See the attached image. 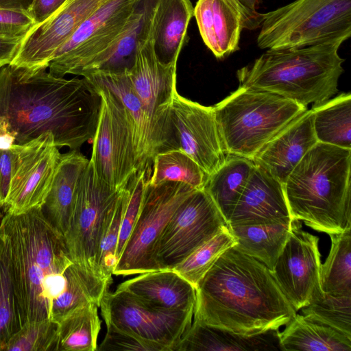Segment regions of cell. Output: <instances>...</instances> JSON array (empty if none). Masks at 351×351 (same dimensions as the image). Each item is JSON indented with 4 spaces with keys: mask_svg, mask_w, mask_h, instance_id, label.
Segmentation results:
<instances>
[{
    "mask_svg": "<svg viewBox=\"0 0 351 351\" xmlns=\"http://www.w3.org/2000/svg\"><path fill=\"white\" fill-rule=\"evenodd\" d=\"M99 93L84 78L7 64L0 68V117L23 145L50 132L59 147L78 149L95 133Z\"/></svg>",
    "mask_w": 351,
    "mask_h": 351,
    "instance_id": "cell-1",
    "label": "cell"
},
{
    "mask_svg": "<svg viewBox=\"0 0 351 351\" xmlns=\"http://www.w3.org/2000/svg\"><path fill=\"white\" fill-rule=\"evenodd\" d=\"M195 290L194 320L238 334L279 329L297 312L271 271L234 246L219 257Z\"/></svg>",
    "mask_w": 351,
    "mask_h": 351,
    "instance_id": "cell-2",
    "label": "cell"
},
{
    "mask_svg": "<svg viewBox=\"0 0 351 351\" xmlns=\"http://www.w3.org/2000/svg\"><path fill=\"white\" fill-rule=\"evenodd\" d=\"M23 325L50 319L53 300L64 290V272L73 262L63 237L41 207L5 213L0 223Z\"/></svg>",
    "mask_w": 351,
    "mask_h": 351,
    "instance_id": "cell-3",
    "label": "cell"
},
{
    "mask_svg": "<svg viewBox=\"0 0 351 351\" xmlns=\"http://www.w3.org/2000/svg\"><path fill=\"white\" fill-rule=\"evenodd\" d=\"M351 149L317 142L283 184L292 220L316 231L351 228Z\"/></svg>",
    "mask_w": 351,
    "mask_h": 351,
    "instance_id": "cell-4",
    "label": "cell"
},
{
    "mask_svg": "<svg viewBox=\"0 0 351 351\" xmlns=\"http://www.w3.org/2000/svg\"><path fill=\"white\" fill-rule=\"evenodd\" d=\"M343 42L266 50L237 71L239 86L271 92L306 108L319 104L338 92L345 61L338 51Z\"/></svg>",
    "mask_w": 351,
    "mask_h": 351,
    "instance_id": "cell-5",
    "label": "cell"
},
{
    "mask_svg": "<svg viewBox=\"0 0 351 351\" xmlns=\"http://www.w3.org/2000/svg\"><path fill=\"white\" fill-rule=\"evenodd\" d=\"M213 108L225 153L252 160L278 132L308 110L275 93L242 86Z\"/></svg>",
    "mask_w": 351,
    "mask_h": 351,
    "instance_id": "cell-6",
    "label": "cell"
},
{
    "mask_svg": "<svg viewBox=\"0 0 351 351\" xmlns=\"http://www.w3.org/2000/svg\"><path fill=\"white\" fill-rule=\"evenodd\" d=\"M257 45L266 50L301 47L351 36V0H295L261 14Z\"/></svg>",
    "mask_w": 351,
    "mask_h": 351,
    "instance_id": "cell-7",
    "label": "cell"
},
{
    "mask_svg": "<svg viewBox=\"0 0 351 351\" xmlns=\"http://www.w3.org/2000/svg\"><path fill=\"white\" fill-rule=\"evenodd\" d=\"M176 68L177 62L163 64L157 58L152 26L148 36L137 45L129 76L147 119L153 160L158 153L179 150L171 118Z\"/></svg>",
    "mask_w": 351,
    "mask_h": 351,
    "instance_id": "cell-8",
    "label": "cell"
},
{
    "mask_svg": "<svg viewBox=\"0 0 351 351\" xmlns=\"http://www.w3.org/2000/svg\"><path fill=\"white\" fill-rule=\"evenodd\" d=\"M196 190L178 182L156 185L146 182L138 217L114 275L127 276L157 270L154 261L157 241L178 207Z\"/></svg>",
    "mask_w": 351,
    "mask_h": 351,
    "instance_id": "cell-9",
    "label": "cell"
},
{
    "mask_svg": "<svg viewBox=\"0 0 351 351\" xmlns=\"http://www.w3.org/2000/svg\"><path fill=\"white\" fill-rule=\"evenodd\" d=\"M99 307L106 327L128 333L156 351H174L190 327L194 312L158 310L119 289L108 290Z\"/></svg>",
    "mask_w": 351,
    "mask_h": 351,
    "instance_id": "cell-10",
    "label": "cell"
},
{
    "mask_svg": "<svg viewBox=\"0 0 351 351\" xmlns=\"http://www.w3.org/2000/svg\"><path fill=\"white\" fill-rule=\"evenodd\" d=\"M93 88L99 93L101 104L90 161L102 181L121 190L138 172L132 126L115 95L107 88Z\"/></svg>",
    "mask_w": 351,
    "mask_h": 351,
    "instance_id": "cell-11",
    "label": "cell"
},
{
    "mask_svg": "<svg viewBox=\"0 0 351 351\" xmlns=\"http://www.w3.org/2000/svg\"><path fill=\"white\" fill-rule=\"evenodd\" d=\"M228 226L208 193L196 190L178 207L157 241V270L172 269Z\"/></svg>",
    "mask_w": 351,
    "mask_h": 351,
    "instance_id": "cell-12",
    "label": "cell"
},
{
    "mask_svg": "<svg viewBox=\"0 0 351 351\" xmlns=\"http://www.w3.org/2000/svg\"><path fill=\"white\" fill-rule=\"evenodd\" d=\"M134 0H108L88 17L56 50L49 73L58 77L80 75L106 51L121 34Z\"/></svg>",
    "mask_w": 351,
    "mask_h": 351,
    "instance_id": "cell-13",
    "label": "cell"
},
{
    "mask_svg": "<svg viewBox=\"0 0 351 351\" xmlns=\"http://www.w3.org/2000/svg\"><path fill=\"white\" fill-rule=\"evenodd\" d=\"M122 189H114L102 181L90 160L78 182L70 226L63 239L71 261L98 275L96 258L101 230Z\"/></svg>",
    "mask_w": 351,
    "mask_h": 351,
    "instance_id": "cell-14",
    "label": "cell"
},
{
    "mask_svg": "<svg viewBox=\"0 0 351 351\" xmlns=\"http://www.w3.org/2000/svg\"><path fill=\"white\" fill-rule=\"evenodd\" d=\"M60 155L50 132L19 145L16 164L3 207L6 213L19 214L42 207Z\"/></svg>",
    "mask_w": 351,
    "mask_h": 351,
    "instance_id": "cell-15",
    "label": "cell"
},
{
    "mask_svg": "<svg viewBox=\"0 0 351 351\" xmlns=\"http://www.w3.org/2000/svg\"><path fill=\"white\" fill-rule=\"evenodd\" d=\"M319 237L302 230L293 220L288 240L271 270L283 293L298 311L323 291Z\"/></svg>",
    "mask_w": 351,
    "mask_h": 351,
    "instance_id": "cell-16",
    "label": "cell"
},
{
    "mask_svg": "<svg viewBox=\"0 0 351 351\" xmlns=\"http://www.w3.org/2000/svg\"><path fill=\"white\" fill-rule=\"evenodd\" d=\"M171 118L178 149L195 160L208 176L223 163L225 153L213 106H203L176 90Z\"/></svg>",
    "mask_w": 351,
    "mask_h": 351,
    "instance_id": "cell-17",
    "label": "cell"
},
{
    "mask_svg": "<svg viewBox=\"0 0 351 351\" xmlns=\"http://www.w3.org/2000/svg\"><path fill=\"white\" fill-rule=\"evenodd\" d=\"M108 1L66 0L56 12L25 34L10 64L30 70L47 69L56 50Z\"/></svg>",
    "mask_w": 351,
    "mask_h": 351,
    "instance_id": "cell-18",
    "label": "cell"
},
{
    "mask_svg": "<svg viewBox=\"0 0 351 351\" xmlns=\"http://www.w3.org/2000/svg\"><path fill=\"white\" fill-rule=\"evenodd\" d=\"M291 218L283 184L255 164L228 223L260 224Z\"/></svg>",
    "mask_w": 351,
    "mask_h": 351,
    "instance_id": "cell-19",
    "label": "cell"
},
{
    "mask_svg": "<svg viewBox=\"0 0 351 351\" xmlns=\"http://www.w3.org/2000/svg\"><path fill=\"white\" fill-rule=\"evenodd\" d=\"M317 142L313 112L308 109L269 141L253 161L283 184L295 166Z\"/></svg>",
    "mask_w": 351,
    "mask_h": 351,
    "instance_id": "cell-20",
    "label": "cell"
},
{
    "mask_svg": "<svg viewBox=\"0 0 351 351\" xmlns=\"http://www.w3.org/2000/svg\"><path fill=\"white\" fill-rule=\"evenodd\" d=\"M82 76L92 86L109 90L124 107L132 129L138 172H145L147 182L153 165L149 128L142 104L132 86L129 71L99 69L86 72Z\"/></svg>",
    "mask_w": 351,
    "mask_h": 351,
    "instance_id": "cell-21",
    "label": "cell"
},
{
    "mask_svg": "<svg viewBox=\"0 0 351 351\" xmlns=\"http://www.w3.org/2000/svg\"><path fill=\"white\" fill-rule=\"evenodd\" d=\"M117 289L125 291L158 310L194 311L195 288L173 269L141 274L123 282Z\"/></svg>",
    "mask_w": 351,
    "mask_h": 351,
    "instance_id": "cell-22",
    "label": "cell"
},
{
    "mask_svg": "<svg viewBox=\"0 0 351 351\" xmlns=\"http://www.w3.org/2000/svg\"><path fill=\"white\" fill-rule=\"evenodd\" d=\"M279 332L274 329L245 335L194 320L174 351L281 350Z\"/></svg>",
    "mask_w": 351,
    "mask_h": 351,
    "instance_id": "cell-23",
    "label": "cell"
},
{
    "mask_svg": "<svg viewBox=\"0 0 351 351\" xmlns=\"http://www.w3.org/2000/svg\"><path fill=\"white\" fill-rule=\"evenodd\" d=\"M193 16L204 44L217 59L239 49L244 23L227 0H197Z\"/></svg>",
    "mask_w": 351,
    "mask_h": 351,
    "instance_id": "cell-24",
    "label": "cell"
},
{
    "mask_svg": "<svg viewBox=\"0 0 351 351\" xmlns=\"http://www.w3.org/2000/svg\"><path fill=\"white\" fill-rule=\"evenodd\" d=\"M160 0H134L132 12L113 45L84 71H130L132 67L138 43L145 39L152 30Z\"/></svg>",
    "mask_w": 351,
    "mask_h": 351,
    "instance_id": "cell-25",
    "label": "cell"
},
{
    "mask_svg": "<svg viewBox=\"0 0 351 351\" xmlns=\"http://www.w3.org/2000/svg\"><path fill=\"white\" fill-rule=\"evenodd\" d=\"M88 162L77 149L61 154L51 188L41 207L48 222L63 237L70 226L78 182Z\"/></svg>",
    "mask_w": 351,
    "mask_h": 351,
    "instance_id": "cell-26",
    "label": "cell"
},
{
    "mask_svg": "<svg viewBox=\"0 0 351 351\" xmlns=\"http://www.w3.org/2000/svg\"><path fill=\"white\" fill-rule=\"evenodd\" d=\"M194 14L191 0H160L154 19V49L163 64L178 62Z\"/></svg>",
    "mask_w": 351,
    "mask_h": 351,
    "instance_id": "cell-27",
    "label": "cell"
},
{
    "mask_svg": "<svg viewBox=\"0 0 351 351\" xmlns=\"http://www.w3.org/2000/svg\"><path fill=\"white\" fill-rule=\"evenodd\" d=\"M65 287L51 304L50 319L59 323L73 311L95 303L99 307L101 300L112 281L75 263L64 272Z\"/></svg>",
    "mask_w": 351,
    "mask_h": 351,
    "instance_id": "cell-28",
    "label": "cell"
},
{
    "mask_svg": "<svg viewBox=\"0 0 351 351\" xmlns=\"http://www.w3.org/2000/svg\"><path fill=\"white\" fill-rule=\"evenodd\" d=\"M292 219L252 225L228 226L234 237V245L273 269L278 256L288 240Z\"/></svg>",
    "mask_w": 351,
    "mask_h": 351,
    "instance_id": "cell-29",
    "label": "cell"
},
{
    "mask_svg": "<svg viewBox=\"0 0 351 351\" xmlns=\"http://www.w3.org/2000/svg\"><path fill=\"white\" fill-rule=\"evenodd\" d=\"M279 339L282 351L351 350V337L297 313L279 332Z\"/></svg>",
    "mask_w": 351,
    "mask_h": 351,
    "instance_id": "cell-30",
    "label": "cell"
},
{
    "mask_svg": "<svg viewBox=\"0 0 351 351\" xmlns=\"http://www.w3.org/2000/svg\"><path fill=\"white\" fill-rule=\"evenodd\" d=\"M254 166L252 160L226 154L223 163L207 178L204 189L210 196L227 224Z\"/></svg>",
    "mask_w": 351,
    "mask_h": 351,
    "instance_id": "cell-31",
    "label": "cell"
},
{
    "mask_svg": "<svg viewBox=\"0 0 351 351\" xmlns=\"http://www.w3.org/2000/svg\"><path fill=\"white\" fill-rule=\"evenodd\" d=\"M313 126L318 142L351 149V94L342 93L313 105Z\"/></svg>",
    "mask_w": 351,
    "mask_h": 351,
    "instance_id": "cell-32",
    "label": "cell"
},
{
    "mask_svg": "<svg viewBox=\"0 0 351 351\" xmlns=\"http://www.w3.org/2000/svg\"><path fill=\"white\" fill-rule=\"evenodd\" d=\"M98 305L89 303L58 323L56 351H96L101 328Z\"/></svg>",
    "mask_w": 351,
    "mask_h": 351,
    "instance_id": "cell-33",
    "label": "cell"
},
{
    "mask_svg": "<svg viewBox=\"0 0 351 351\" xmlns=\"http://www.w3.org/2000/svg\"><path fill=\"white\" fill-rule=\"evenodd\" d=\"M329 236L330 250L321 265L322 289L333 295H351V228Z\"/></svg>",
    "mask_w": 351,
    "mask_h": 351,
    "instance_id": "cell-34",
    "label": "cell"
},
{
    "mask_svg": "<svg viewBox=\"0 0 351 351\" xmlns=\"http://www.w3.org/2000/svg\"><path fill=\"white\" fill-rule=\"evenodd\" d=\"M208 175L200 166L180 150L158 153L154 158L152 171L147 184L178 182L195 189H204Z\"/></svg>",
    "mask_w": 351,
    "mask_h": 351,
    "instance_id": "cell-35",
    "label": "cell"
},
{
    "mask_svg": "<svg viewBox=\"0 0 351 351\" xmlns=\"http://www.w3.org/2000/svg\"><path fill=\"white\" fill-rule=\"evenodd\" d=\"M237 244L228 226L205 242L172 269L195 289L219 257Z\"/></svg>",
    "mask_w": 351,
    "mask_h": 351,
    "instance_id": "cell-36",
    "label": "cell"
},
{
    "mask_svg": "<svg viewBox=\"0 0 351 351\" xmlns=\"http://www.w3.org/2000/svg\"><path fill=\"white\" fill-rule=\"evenodd\" d=\"M128 193L126 186L108 213L101 230L96 258L97 270L101 277L110 281H112V275L117 264V247Z\"/></svg>",
    "mask_w": 351,
    "mask_h": 351,
    "instance_id": "cell-37",
    "label": "cell"
},
{
    "mask_svg": "<svg viewBox=\"0 0 351 351\" xmlns=\"http://www.w3.org/2000/svg\"><path fill=\"white\" fill-rule=\"evenodd\" d=\"M23 326L5 239L0 235V348Z\"/></svg>",
    "mask_w": 351,
    "mask_h": 351,
    "instance_id": "cell-38",
    "label": "cell"
},
{
    "mask_svg": "<svg viewBox=\"0 0 351 351\" xmlns=\"http://www.w3.org/2000/svg\"><path fill=\"white\" fill-rule=\"evenodd\" d=\"M301 310L307 318L351 337V295H333L322 291Z\"/></svg>",
    "mask_w": 351,
    "mask_h": 351,
    "instance_id": "cell-39",
    "label": "cell"
},
{
    "mask_svg": "<svg viewBox=\"0 0 351 351\" xmlns=\"http://www.w3.org/2000/svg\"><path fill=\"white\" fill-rule=\"evenodd\" d=\"M58 323L48 318L25 323L0 351H56Z\"/></svg>",
    "mask_w": 351,
    "mask_h": 351,
    "instance_id": "cell-40",
    "label": "cell"
},
{
    "mask_svg": "<svg viewBox=\"0 0 351 351\" xmlns=\"http://www.w3.org/2000/svg\"><path fill=\"white\" fill-rule=\"evenodd\" d=\"M146 182L145 172L138 171L127 184L129 191L128 198L119 235L116 252L117 263L124 250L138 217Z\"/></svg>",
    "mask_w": 351,
    "mask_h": 351,
    "instance_id": "cell-41",
    "label": "cell"
},
{
    "mask_svg": "<svg viewBox=\"0 0 351 351\" xmlns=\"http://www.w3.org/2000/svg\"><path fill=\"white\" fill-rule=\"evenodd\" d=\"M36 24L27 10L0 8V36H25Z\"/></svg>",
    "mask_w": 351,
    "mask_h": 351,
    "instance_id": "cell-42",
    "label": "cell"
},
{
    "mask_svg": "<svg viewBox=\"0 0 351 351\" xmlns=\"http://www.w3.org/2000/svg\"><path fill=\"white\" fill-rule=\"evenodd\" d=\"M107 332L103 341L97 346L98 351H156L150 345L119 330L106 327Z\"/></svg>",
    "mask_w": 351,
    "mask_h": 351,
    "instance_id": "cell-43",
    "label": "cell"
},
{
    "mask_svg": "<svg viewBox=\"0 0 351 351\" xmlns=\"http://www.w3.org/2000/svg\"><path fill=\"white\" fill-rule=\"evenodd\" d=\"M19 145L0 149V206L3 207L18 158Z\"/></svg>",
    "mask_w": 351,
    "mask_h": 351,
    "instance_id": "cell-44",
    "label": "cell"
},
{
    "mask_svg": "<svg viewBox=\"0 0 351 351\" xmlns=\"http://www.w3.org/2000/svg\"><path fill=\"white\" fill-rule=\"evenodd\" d=\"M66 0H33L27 11L36 23H40L56 12Z\"/></svg>",
    "mask_w": 351,
    "mask_h": 351,
    "instance_id": "cell-45",
    "label": "cell"
},
{
    "mask_svg": "<svg viewBox=\"0 0 351 351\" xmlns=\"http://www.w3.org/2000/svg\"><path fill=\"white\" fill-rule=\"evenodd\" d=\"M25 36H0V68L12 62Z\"/></svg>",
    "mask_w": 351,
    "mask_h": 351,
    "instance_id": "cell-46",
    "label": "cell"
},
{
    "mask_svg": "<svg viewBox=\"0 0 351 351\" xmlns=\"http://www.w3.org/2000/svg\"><path fill=\"white\" fill-rule=\"evenodd\" d=\"M16 144L14 134L10 130L7 121L0 117V149H8Z\"/></svg>",
    "mask_w": 351,
    "mask_h": 351,
    "instance_id": "cell-47",
    "label": "cell"
},
{
    "mask_svg": "<svg viewBox=\"0 0 351 351\" xmlns=\"http://www.w3.org/2000/svg\"><path fill=\"white\" fill-rule=\"evenodd\" d=\"M227 1L241 16L246 29H252L256 25L258 20V14H255L247 11L241 5H240L237 0Z\"/></svg>",
    "mask_w": 351,
    "mask_h": 351,
    "instance_id": "cell-48",
    "label": "cell"
},
{
    "mask_svg": "<svg viewBox=\"0 0 351 351\" xmlns=\"http://www.w3.org/2000/svg\"><path fill=\"white\" fill-rule=\"evenodd\" d=\"M33 0H0V8L28 10Z\"/></svg>",
    "mask_w": 351,
    "mask_h": 351,
    "instance_id": "cell-49",
    "label": "cell"
},
{
    "mask_svg": "<svg viewBox=\"0 0 351 351\" xmlns=\"http://www.w3.org/2000/svg\"><path fill=\"white\" fill-rule=\"evenodd\" d=\"M245 9L253 14H258L256 8L261 0H237Z\"/></svg>",
    "mask_w": 351,
    "mask_h": 351,
    "instance_id": "cell-50",
    "label": "cell"
},
{
    "mask_svg": "<svg viewBox=\"0 0 351 351\" xmlns=\"http://www.w3.org/2000/svg\"><path fill=\"white\" fill-rule=\"evenodd\" d=\"M1 208V207L0 206V208Z\"/></svg>",
    "mask_w": 351,
    "mask_h": 351,
    "instance_id": "cell-51",
    "label": "cell"
}]
</instances>
